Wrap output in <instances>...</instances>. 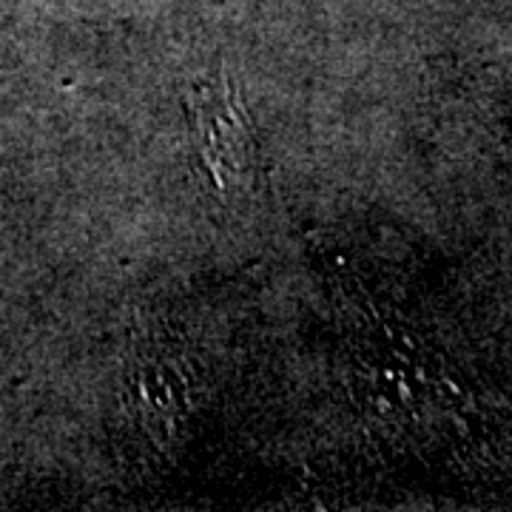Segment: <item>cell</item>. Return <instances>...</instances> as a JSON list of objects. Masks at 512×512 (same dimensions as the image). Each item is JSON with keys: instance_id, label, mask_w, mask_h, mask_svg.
<instances>
[{"instance_id": "obj_1", "label": "cell", "mask_w": 512, "mask_h": 512, "mask_svg": "<svg viewBox=\"0 0 512 512\" xmlns=\"http://www.w3.org/2000/svg\"><path fill=\"white\" fill-rule=\"evenodd\" d=\"M194 131L200 151L220 185H231L254 171V140L237 94L220 83L194 89Z\"/></svg>"}]
</instances>
